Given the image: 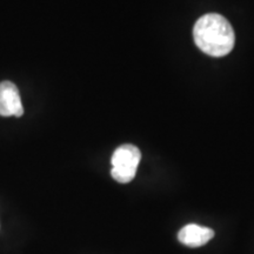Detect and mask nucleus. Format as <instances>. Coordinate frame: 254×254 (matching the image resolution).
<instances>
[{"label": "nucleus", "mask_w": 254, "mask_h": 254, "mask_svg": "<svg viewBox=\"0 0 254 254\" xmlns=\"http://www.w3.org/2000/svg\"><path fill=\"white\" fill-rule=\"evenodd\" d=\"M193 38L196 46L211 57H224L234 47L236 36L231 24L218 13H208L200 17L193 28Z\"/></svg>", "instance_id": "nucleus-1"}, {"label": "nucleus", "mask_w": 254, "mask_h": 254, "mask_svg": "<svg viewBox=\"0 0 254 254\" xmlns=\"http://www.w3.org/2000/svg\"><path fill=\"white\" fill-rule=\"evenodd\" d=\"M141 153L134 145H123L114 151L112 155L111 174L116 182L127 184L135 177L136 168L140 163Z\"/></svg>", "instance_id": "nucleus-2"}, {"label": "nucleus", "mask_w": 254, "mask_h": 254, "mask_svg": "<svg viewBox=\"0 0 254 254\" xmlns=\"http://www.w3.org/2000/svg\"><path fill=\"white\" fill-rule=\"evenodd\" d=\"M24 107L18 87L11 81L0 82V116L21 117Z\"/></svg>", "instance_id": "nucleus-3"}, {"label": "nucleus", "mask_w": 254, "mask_h": 254, "mask_svg": "<svg viewBox=\"0 0 254 254\" xmlns=\"http://www.w3.org/2000/svg\"><path fill=\"white\" fill-rule=\"evenodd\" d=\"M214 237L212 228L200 226L196 224H189L184 226L178 233V239L183 245L189 247L204 246Z\"/></svg>", "instance_id": "nucleus-4"}]
</instances>
